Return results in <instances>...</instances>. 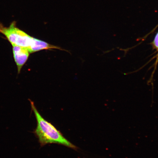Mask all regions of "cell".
Wrapping results in <instances>:
<instances>
[{
  "instance_id": "obj_3",
  "label": "cell",
  "mask_w": 158,
  "mask_h": 158,
  "mask_svg": "<svg viewBox=\"0 0 158 158\" xmlns=\"http://www.w3.org/2000/svg\"><path fill=\"white\" fill-rule=\"evenodd\" d=\"M14 58L17 64L18 72L19 74L22 67L27 62L29 55V52L26 48L12 45Z\"/></svg>"
},
{
  "instance_id": "obj_4",
  "label": "cell",
  "mask_w": 158,
  "mask_h": 158,
  "mask_svg": "<svg viewBox=\"0 0 158 158\" xmlns=\"http://www.w3.org/2000/svg\"><path fill=\"white\" fill-rule=\"evenodd\" d=\"M62 49L60 47L49 44L44 41L34 38L32 44L28 49V51L30 53H32L43 49Z\"/></svg>"
},
{
  "instance_id": "obj_5",
  "label": "cell",
  "mask_w": 158,
  "mask_h": 158,
  "mask_svg": "<svg viewBox=\"0 0 158 158\" xmlns=\"http://www.w3.org/2000/svg\"><path fill=\"white\" fill-rule=\"evenodd\" d=\"M152 44L154 48L158 51V32L156 35Z\"/></svg>"
},
{
  "instance_id": "obj_1",
  "label": "cell",
  "mask_w": 158,
  "mask_h": 158,
  "mask_svg": "<svg viewBox=\"0 0 158 158\" xmlns=\"http://www.w3.org/2000/svg\"><path fill=\"white\" fill-rule=\"evenodd\" d=\"M29 101L31 102V110L35 114L37 122V127L33 133L38 138L41 147L46 144L55 143L75 150L77 149V147L66 139L53 124L42 117L35 107L34 102L30 99Z\"/></svg>"
},
{
  "instance_id": "obj_2",
  "label": "cell",
  "mask_w": 158,
  "mask_h": 158,
  "mask_svg": "<svg viewBox=\"0 0 158 158\" xmlns=\"http://www.w3.org/2000/svg\"><path fill=\"white\" fill-rule=\"evenodd\" d=\"M0 33L5 35L12 45H16L27 48H30L34 38L30 36L16 27V23L13 21L8 27H6L0 23Z\"/></svg>"
}]
</instances>
